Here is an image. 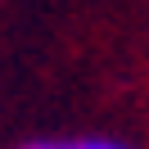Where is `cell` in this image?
<instances>
[{"instance_id":"obj_2","label":"cell","mask_w":149,"mask_h":149,"mask_svg":"<svg viewBox=\"0 0 149 149\" xmlns=\"http://www.w3.org/2000/svg\"><path fill=\"white\" fill-rule=\"evenodd\" d=\"M18 149H68V145H59V140H27V145H18Z\"/></svg>"},{"instance_id":"obj_1","label":"cell","mask_w":149,"mask_h":149,"mask_svg":"<svg viewBox=\"0 0 149 149\" xmlns=\"http://www.w3.org/2000/svg\"><path fill=\"white\" fill-rule=\"evenodd\" d=\"M68 149H127V145H118V140H104V136H81V140H72Z\"/></svg>"}]
</instances>
